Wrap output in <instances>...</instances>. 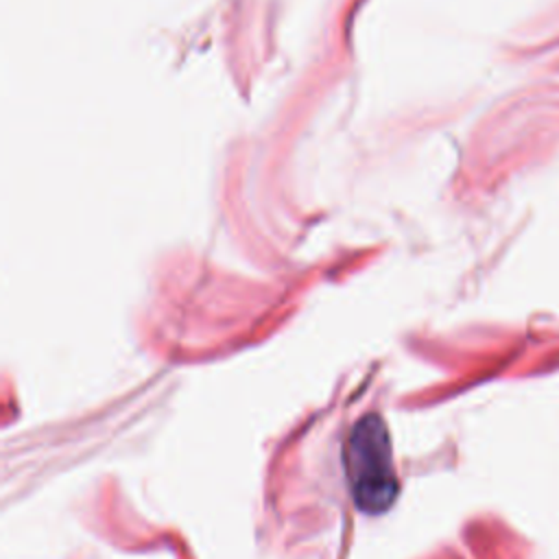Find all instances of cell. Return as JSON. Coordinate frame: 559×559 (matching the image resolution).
<instances>
[{
	"mask_svg": "<svg viewBox=\"0 0 559 559\" xmlns=\"http://www.w3.org/2000/svg\"><path fill=\"white\" fill-rule=\"evenodd\" d=\"M393 450L384 421L378 415L358 419L343 448V465L354 504L371 515L386 511L397 496Z\"/></svg>",
	"mask_w": 559,
	"mask_h": 559,
	"instance_id": "obj_1",
	"label": "cell"
}]
</instances>
